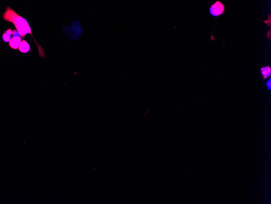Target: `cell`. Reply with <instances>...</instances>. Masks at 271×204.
I'll return each mask as SVG.
<instances>
[{"instance_id":"cell-5","label":"cell","mask_w":271,"mask_h":204,"mask_svg":"<svg viewBox=\"0 0 271 204\" xmlns=\"http://www.w3.org/2000/svg\"><path fill=\"white\" fill-rule=\"evenodd\" d=\"M261 74L263 79H266L271 75V68L270 66H265L261 68Z\"/></svg>"},{"instance_id":"cell-8","label":"cell","mask_w":271,"mask_h":204,"mask_svg":"<svg viewBox=\"0 0 271 204\" xmlns=\"http://www.w3.org/2000/svg\"><path fill=\"white\" fill-rule=\"evenodd\" d=\"M268 89L269 90H271V78H270L269 80H268V81L266 83Z\"/></svg>"},{"instance_id":"cell-3","label":"cell","mask_w":271,"mask_h":204,"mask_svg":"<svg viewBox=\"0 0 271 204\" xmlns=\"http://www.w3.org/2000/svg\"><path fill=\"white\" fill-rule=\"evenodd\" d=\"M21 41V38L20 37H13L9 41V46L12 49H17L19 48Z\"/></svg>"},{"instance_id":"cell-2","label":"cell","mask_w":271,"mask_h":204,"mask_svg":"<svg viewBox=\"0 0 271 204\" xmlns=\"http://www.w3.org/2000/svg\"><path fill=\"white\" fill-rule=\"evenodd\" d=\"M225 7L223 4L219 1H217L211 6L210 8V13L212 15L217 17L223 13Z\"/></svg>"},{"instance_id":"cell-4","label":"cell","mask_w":271,"mask_h":204,"mask_svg":"<svg viewBox=\"0 0 271 204\" xmlns=\"http://www.w3.org/2000/svg\"><path fill=\"white\" fill-rule=\"evenodd\" d=\"M19 49L20 52L23 53H26L30 50V47L28 43L26 41L23 40L21 41L19 47Z\"/></svg>"},{"instance_id":"cell-6","label":"cell","mask_w":271,"mask_h":204,"mask_svg":"<svg viewBox=\"0 0 271 204\" xmlns=\"http://www.w3.org/2000/svg\"><path fill=\"white\" fill-rule=\"evenodd\" d=\"M2 38H3V40L5 42L7 43L9 42L11 40V35L10 34H7V32H4V34H3V36H2Z\"/></svg>"},{"instance_id":"cell-7","label":"cell","mask_w":271,"mask_h":204,"mask_svg":"<svg viewBox=\"0 0 271 204\" xmlns=\"http://www.w3.org/2000/svg\"><path fill=\"white\" fill-rule=\"evenodd\" d=\"M13 31V37H20V34H19V32L17 31V30H14Z\"/></svg>"},{"instance_id":"cell-1","label":"cell","mask_w":271,"mask_h":204,"mask_svg":"<svg viewBox=\"0 0 271 204\" xmlns=\"http://www.w3.org/2000/svg\"><path fill=\"white\" fill-rule=\"evenodd\" d=\"M3 19L7 22H12L14 24L22 38H24L25 35L30 34L34 38L36 45L38 47L39 53L41 56H44L45 55L41 47L35 41L32 34L30 26L29 25L27 20L19 15L13 9L7 6L6 10L3 14Z\"/></svg>"}]
</instances>
